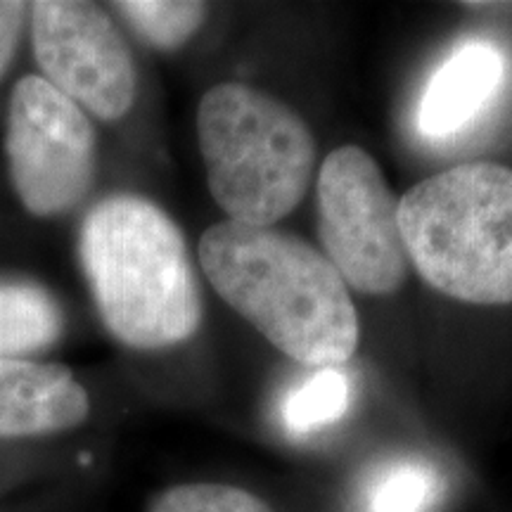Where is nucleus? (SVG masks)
Masks as SVG:
<instances>
[{"label": "nucleus", "instance_id": "20e7f679", "mask_svg": "<svg viewBox=\"0 0 512 512\" xmlns=\"http://www.w3.org/2000/svg\"><path fill=\"white\" fill-rule=\"evenodd\" d=\"M207 185L228 221L273 226L304 200L316 164L306 121L259 88L219 83L197 107Z\"/></svg>", "mask_w": 512, "mask_h": 512}, {"label": "nucleus", "instance_id": "4468645a", "mask_svg": "<svg viewBox=\"0 0 512 512\" xmlns=\"http://www.w3.org/2000/svg\"><path fill=\"white\" fill-rule=\"evenodd\" d=\"M147 512H273L271 505L240 486L178 484L152 498Z\"/></svg>", "mask_w": 512, "mask_h": 512}, {"label": "nucleus", "instance_id": "9b49d317", "mask_svg": "<svg viewBox=\"0 0 512 512\" xmlns=\"http://www.w3.org/2000/svg\"><path fill=\"white\" fill-rule=\"evenodd\" d=\"M306 370L309 373L287 387L278 408L287 434L299 439L339 425L354 401V377L347 366Z\"/></svg>", "mask_w": 512, "mask_h": 512}, {"label": "nucleus", "instance_id": "1a4fd4ad", "mask_svg": "<svg viewBox=\"0 0 512 512\" xmlns=\"http://www.w3.org/2000/svg\"><path fill=\"white\" fill-rule=\"evenodd\" d=\"M91 415L86 387L72 370L31 358H0V439L50 437Z\"/></svg>", "mask_w": 512, "mask_h": 512}, {"label": "nucleus", "instance_id": "7ed1b4c3", "mask_svg": "<svg viewBox=\"0 0 512 512\" xmlns=\"http://www.w3.org/2000/svg\"><path fill=\"white\" fill-rule=\"evenodd\" d=\"M408 261L420 278L465 304H512V169L458 164L399 200Z\"/></svg>", "mask_w": 512, "mask_h": 512}, {"label": "nucleus", "instance_id": "423d86ee", "mask_svg": "<svg viewBox=\"0 0 512 512\" xmlns=\"http://www.w3.org/2000/svg\"><path fill=\"white\" fill-rule=\"evenodd\" d=\"M5 155L15 195L38 219L79 207L98 174L91 117L38 74L22 76L12 88Z\"/></svg>", "mask_w": 512, "mask_h": 512}, {"label": "nucleus", "instance_id": "2eb2a0df", "mask_svg": "<svg viewBox=\"0 0 512 512\" xmlns=\"http://www.w3.org/2000/svg\"><path fill=\"white\" fill-rule=\"evenodd\" d=\"M29 17L27 3L15 0H0V79L8 72L12 57L17 53L19 38H22L24 22Z\"/></svg>", "mask_w": 512, "mask_h": 512}, {"label": "nucleus", "instance_id": "ddd939ff", "mask_svg": "<svg viewBox=\"0 0 512 512\" xmlns=\"http://www.w3.org/2000/svg\"><path fill=\"white\" fill-rule=\"evenodd\" d=\"M114 10L157 50H178L200 31L207 5L188 0H121Z\"/></svg>", "mask_w": 512, "mask_h": 512}, {"label": "nucleus", "instance_id": "f03ea898", "mask_svg": "<svg viewBox=\"0 0 512 512\" xmlns=\"http://www.w3.org/2000/svg\"><path fill=\"white\" fill-rule=\"evenodd\" d=\"M79 261L105 328L138 351L195 337L202 290L188 245L166 211L119 192L93 204L79 230Z\"/></svg>", "mask_w": 512, "mask_h": 512}, {"label": "nucleus", "instance_id": "39448f33", "mask_svg": "<svg viewBox=\"0 0 512 512\" xmlns=\"http://www.w3.org/2000/svg\"><path fill=\"white\" fill-rule=\"evenodd\" d=\"M316 207L325 259L344 283L370 297L399 292L408 273L399 197L363 147L330 152L320 166Z\"/></svg>", "mask_w": 512, "mask_h": 512}, {"label": "nucleus", "instance_id": "f8f14e48", "mask_svg": "<svg viewBox=\"0 0 512 512\" xmlns=\"http://www.w3.org/2000/svg\"><path fill=\"white\" fill-rule=\"evenodd\" d=\"M444 496L439 467L403 456L377 465L358 494L361 512H434Z\"/></svg>", "mask_w": 512, "mask_h": 512}, {"label": "nucleus", "instance_id": "f257e3e1", "mask_svg": "<svg viewBox=\"0 0 512 512\" xmlns=\"http://www.w3.org/2000/svg\"><path fill=\"white\" fill-rule=\"evenodd\" d=\"M216 294L304 368L347 366L361 325L342 275L309 242L273 226L221 221L197 247Z\"/></svg>", "mask_w": 512, "mask_h": 512}, {"label": "nucleus", "instance_id": "9d476101", "mask_svg": "<svg viewBox=\"0 0 512 512\" xmlns=\"http://www.w3.org/2000/svg\"><path fill=\"white\" fill-rule=\"evenodd\" d=\"M64 316L46 287L0 278V358H27L62 337Z\"/></svg>", "mask_w": 512, "mask_h": 512}, {"label": "nucleus", "instance_id": "0eeeda50", "mask_svg": "<svg viewBox=\"0 0 512 512\" xmlns=\"http://www.w3.org/2000/svg\"><path fill=\"white\" fill-rule=\"evenodd\" d=\"M31 48L41 76L83 112L119 121L138 95L136 60L105 10L81 0L29 5Z\"/></svg>", "mask_w": 512, "mask_h": 512}, {"label": "nucleus", "instance_id": "6e6552de", "mask_svg": "<svg viewBox=\"0 0 512 512\" xmlns=\"http://www.w3.org/2000/svg\"><path fill=\"white\" fill-rule=\"evenodd\" d=\"M505 72L508 62L496 43L470 38L453 48L420 95V136L448 140L475 126L501 93Z\"/></svg>", "mask_w": 512, "mask_h": 512}]
</instances>
